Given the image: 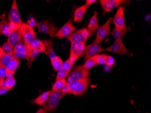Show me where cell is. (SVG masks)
Wrapping results in <instances>:
<instances>
[{"label": "cell", "instance_id": "6da1fadb", "mask_svg": "<svg viewBox=\"0 0 151 113\" xmlns=\"http://www.w3.org/2000/svg\"><path fill=\"white\" fill-rule=\"evenodd\" d=\"M91 79L88 77H85L70 83V90L68 94L82 96L86 93Z\"/></svg>", "mask_w": 151, "mask_h": 113}, {"label": "cell", "instance_id": "7a4b0ae2", "mask_svg": "<svg viewBox=\"0 0 151 113\" xmlns=\"http://www.w3.org/2000/svg\"><path fill=\"white\" fill-rule=\"evenodd\" d=\"M21 29H22L23 37L26 45L27 54L29 58L32 52L30 44L35 39H36V33L34 31L33 28L30 27L27 23H25L24 22H22V23L21 25Z\"/></svg>", "mask_w": 151, "mask_h": 113}, {"label": "cell", "instance_id": "3957f363", "mask_svg": "<svg viewBox=\"0 0 151 113\" xmlns=\"http://www.w3.org/2000/svg\"><path fill=\"white\" fill-rule=\"evenodd\" d=\"M8 20L10 22L11 31L20 28L22 22L18 9L17 1L14 0L8 14Z\"/></svg>", "mask_w": 151, "mask_h": 113}, {"label": "cell", "instance_id": "277c9868", "mask_svg": "<svg viewBox=\"0 0 151 113\" xmlns=\"http://www.w3.org/2000/svg\"><path fill=\"white\" fill-rule=\"evenodd\" d=\"M66 94L60 91H52L47 100L42 105L43 109L47 112H50L56 109L59 101L63 96Z\"/></svg>", "mask_w": 151, "mask_h": 113}, {"label": "cell", "instance_id": "5b68a950", "mask_svg": "<svg viewBox=\"0 0 151 113\" xmlns=\"http://www.w3.org/2000/svg\"><path fill=\"white\" fill-rule=\"evenodd\" d=\"M94 34L95 33H92L88 30L87 28H83L73 32L69 35L67 36L66 38L71 43L78 42L86 43L89 37Z\"/></svg>", "mask_w": 151, "mask_h": 113}, {"label": "cell", "instance_id": "8992f818", "mask_svg": "<svg viewBox=\"0 0 151 113\" xmlns=\"http://www.w3.org/2000/svg\"><path fill=\"white\" fill-rule=\"evenodd\" d=\"M90 70L86 69L83 65L74 68L67 76V80L69 83L78 80L85 77H88Z\"/></svg>", "mask_w": 151, "mask_h": 113}, {"label": "cell", "instance_id": "52a82bcc", "mask_svg": "<svg viewBox=\"0 0 151 113\" xmlns=\"http://www.w3.org/2000/svg\"><path fill=\"white\" fill-rule=\"evenodd\" d=\"M37 25L39 33L48 34L52 38L55 37L59 29L58 27L49 20L37 22Z\"/></svg>", "mask_w": 151, "mask_h": 113}, {"label": "cell", "instance_id": "ba28073f", "mask_svg": "<svg viewBox=\"0 0 151 113\" xmlns=\"http://www.w3.org/2000/svg\"><path fill=\"white\" fill-rule=\"evenodd\" d=\"M112 18L109 19L104 25L99 26L97 29V34L96 39L94 40L93 43L99 45L101 42L104 39L111 35V30L110 25L111 22Z\"/></svg>", "mask_w": 151, "mask_h": 113}, {"label": "cell", "instance_id": "9c48e42d", "mask_svg": "<svg viewBox=\"0 0 151 113\" xmlns=\"http://www.w3.org/2000/svg\"><path fill=\"white\" fill-rule=\"evenodd\" d=\"M85 47V43L78 42L71 43L69 58L74 62H75L76 60L82 57L84 55Z\"/></svg>", "mask_w": 151, "mask_h": 113}, {"label": "cell", "instance_id": "30bf717a", "mask_svg": "<svg viewBox=\"0 0 151 113\" xmlns=\"http://www.w3.org/2000/svg\"><path fill=\"white\" fill-rule=\"evenodd\" d=\"M129 2L130 1L126 0H101L100 1L104 14L111 12L118 6L129 4Z\"/></svg>", "mask_w": 151, "mask_h": 113}, {"label": "cell", "instance_id": "8fae6325", "mask_svg": "<svg viewBox=\"0 0 151 113\" xmlns=\"http://www.w3.org/2000/svg\"><path fill=\"white\" fill-rule=\"evenodd\" d=\"M105 51L115 53L120 55H128L129 56H131L132 55L123 44L122 40H115L111 46L105 48Z\"/></svg>", "mask_w": 151, "mask_h": 113}, {"label": "cell", "instance_id": "7c38bea8", "mask_svg": "<svg viewBox=\"0 0 151 113\" xmlns=\"http://www.w3.org/2000/svg\"><path fill=\"white\" fill-rule=\"evenodd\" d=\"M105 51V48H102L101 46L97 44L92 43L88 45L85 47L84 55V62L85 63L90 58L97 55L98 53Z\"/></svg>", "mask_w": 151, "mask_h": 113}, {"label": "cell", "instance_id": "4fadbf2b", "mask_svg": "<svg viewBox=\"0 0 151 113\" xmlns=\"http://www.w3.org/2000/svg\"><path fill=\"white\" fill-rule=\"evenodd\" d=\"M126 7L120 6H119L117 12L113 18L112 22L116 28L124 29L125 28V20H124V12Z\"/></svg>", "mask_w": 151, "mask_h": 113}, {"label": "cell", "instance_id": "5bb4252c", "mask_svg": "<svg viewBox=\"0 0 151 113\" xmlns=\"http://www.w3.org/2000/svg\"><path fill=\"white\" fill-rule=\"evenodd\" d=\"M76 30V28L73 25L72 19L70 18L68 20V22L62 27L59 30H58L55 37L62 38L63 37H67L75 31Z\"/></svg>", "mask_w": 151, "mask_h": 113}, {"label": "cell", "instance_id": "9a60e30c", "mask_svg": "<svg viewBox=\"0 0 151 113\" xmlns=\"http://www.w3.org/2000/svg\"><path fill=\"white\" fill-rule=\"evenodd\" d=\"M23 39L21 27L17 29L12 30L8 36L7 42L13 47H14Z\"/></svg>", "mask_w": 151, "mask_h": 113}, {"label": "cell", "instance_id": "2e32d148", "mask_svg": "<svg viewBox=\"0 0 151 113\" xmlns=\"http://www.w3.org/2000/svg\"><path fill=\"white\" fill-rule=\"evenodd\" d=\"M20 59L13 58L6 66V77L13 76L20 63Z\"/></svg>", "mask_w": 151, "mask_h": 113}, {"label": "cell", "instance_id": "e0dca14e", "mask_svg": "<svg viewBox=\"0 0 151 113\" xmlns=\"http://www.w3.org/2000/svg\"><path fill=\"white\" fill-rule=\"evenodd\" d=\"M1 19L0 26L1 28V35H4L6 36H8L11 32L10 22L8 19L6 18L4 14L1 15Z\"/></svg>", "mask_w": 151, "mask_h": 113}, {"label": "cell", "instance_id": "ac0fdd59", "mask_svg": "<svg viewBox=\"0 0 151 113\" xmlns=\"http://www.w3.org/2000/svg\"><path fill=\"white\" fill-rule=\"evenodd\" d=\"M130 30L131 28L129 26H125L124 29H119L115 27L114 30L111 32V35L114 37L115 40H122L123 36Z\"/></svg>", "mask_w": 151, "mask_h": 113}, {"label": "cell", "instance_id": "d6986e66", "mask_svg": "<svg viewBox=\"0 0 151 113\" xmlns=\"http://www.w3.org/2000/svg\"><path fill=\"white\" fill-rule=\"evenodd\" d=\"M88 7L89 6L85 5L76 9L74 13V21L77 22H80Z\"/></svg>", "mask_w": 151, "mask_h": 113}, {"label": "cell", "instance_id": "ffe728a7", "mask_svg": "<svg viewBox=\"0 0 151 113\" xmlns=\"http://www.w3.org/2000/svg\"><path fill=\"white\" fill-rule=\"evenodd\" d=\"M98 15V12H94V15L91 19L87 27V29L92 33H96V30H97L98 27H99L98 19H97Z\"/></svg>", "mask_w": 151, "mask_h": 113}, {"label": "cell", "instance_id": "44dd1931", "mask_svg": "<svg viewBox=\"0 0 151 113\" xmlns=\"http://www.w3.org/2000/svg\"><path fill=\"white\" fill-rule=\"evenodd\" d=\"M13 53H19V54H23V55H26L27 54V49H26V45L24 40L23 39L14 47L13 50Z\"/></svg>", "mask_w": 151, "mask_h": 113}, {"label": "cell", "instance_id": "7402d4cb", "mask_svg": "<svg viewBox=\"0 0 151 113\" xmlns=\"http://www.w3.org/2000/svg\"><path fill=\"white\" fill-rule=\"evenodd\" d=\"M44 45L45 47L47 55L49 56L50 59H52L53 58L56 57L57 55L53 50L52 47V40H44Z\"/></svg>", "mask_w": 151, "mask_h": 113}, {"label": "cell", "instance_id": "603a6c76", "mask_svg": "<svg viewBox=\"0 0 151 113\" xmlns=\"http://www.w3.org/2000/svg\"><path fill=\"white\" fill-rule=\"evenodd\" d=\"M30 46L32 50H34L36 49H40L42 53H45L47 55L46 50L45 47L44 45L43 42L38 39H35L31 42Z\"/></svg>", "mask_w": 151, "mask_h": 113}, {"label": "cell", "instance_id": "cb8c5ba5", "mask_svg": "<svg viewBox=\"0 0 151 113\" xmlns=\"http://www.w3.org/2000/svg\"><path fill=\"white\" fill-rule=\"evenodd\" d=\"M52 91H47L40 95L38 97L32 101V102L39 105H42L50 96Z\"/></svg>", "mask_w": 151, "mask_h": 113}, {"label": "cell", "instance_id": "d4e9b609", "mask_svg": "<svg viewBox=\"0 0 151 113\" xmlns=\"http://www.w3.org/2000/svg\"><path fill=\"white\" fill-rule=\"evenodd\" d=\"M14 58L12 53H4L0 58V66L6 67L10 61Z\"/></svg>", "mask_w": 151, "mask_h": 113}, {"label": "cell", "instance_id": "484cf974", "mask_svg": "<svg viewBox=\"0 0 151 113\" xmlns=\"http://www.w3.org/2000/svg\"><path fill=\"white\" fill-rule=\"evenodd\" d=\"M50 60L52 65L55 71H58L59 69L62 68L63 62L62 60L57 56L50 59Z\"/></svg>", "mask_w": 151, "mask_h": 113}, {"label": "cell", "instance_id": "4316f807", "mask_svg": "<svg viewBox=\"0 0 151 113\" xmlns=\"http://www.w3.org/2000/svg\"><path fill=\"white\" fill-rule=\"evenodd\" d=\"M66 82L65 78L56 80L52 86V91H60L62 90Z\"/></svg>", "mask_w": 151, "mask_h": 113}, {"label": "cell", "instance_id": "83f0119b", "mask_svg": "<svg viewBox=\"0 0 151 113\" xmlns=\"http://www.w3.org/2000/svg\"><path fill=\"white\" fill-rule=\"evenodd\" d=\"M41 53H42V51L39 49H35V50L32 51L31 55L29 58L28 60H27L28 61L27 65L28 66L29 68H31L32 63L34 62V60H35L38 55Z\"/></svg>", "mask_w": 151, "mask_h": 113}, {"label": "cell", "instance_id": "f1b7e54d", "mask_svg": "<svg viewBox=\"0 0 151 113\" xmlns=\"http://www.w3.org/2000/svg\"><path fill=\"white\" fill-rule=\"evenodd\" d=\"M16 83V81L14 77L13 76H10L7 77L6 79H5L3 86H5L8 89H11L15 86Z\"/></svg>", "mask_w": 151, "mask_h": 113}, {"label": "cell", "instance_id": "f546056e", "mask_svg": "<svg viewBox=\"0 0 151 113\" xmlns=\"http://www.w3.org/2000/svg\"><path fill=\"white\" fill-rule=\"evenodd\" d=\"M95 56L90 58L85 62V64L83 65L84 68H85L86 69L90 70L96 65V61H95Z\"/></svg>", "mask_w": 151, "mask_h": 113}, {"label": "cell", "instance_id": "4dcf8cb0", "mask_svg": "<svg viewBox=\"0 0 151 113\" xmlns=\"http://www.w3.org/2000/svg\"><path fill=\"white\" fill-rule=\"evenodd\" d=\"M74 62L73 60H71L70 58H69L65 62L63 63L62 66V68L65 70V71L70 72Z\"/></svg>", "mask_w": 151, "mask_h": 113}, {"label": "cell", "instance_id": "1f68e13d", "mask_svg": "<svg viewBox=\"0 0 151 113\" xmlns=\"http://www.w3.org/2000/svg\"><path fill=\"white\" fill-rule=\"evenodd\" d=\"M6 77V67L0 66V87L3 86Z\"/></svg>", "mask_w": 151, "mask_h": 113}, {"label": "cell", "instance_id": "d6a6232c", "mask_svg": "<svg viewBox=\"0 0 151 113\" xmlns=\"http://www.w3.org/2000/svg\"><path fill=\"white\" fill-rule=\"evenodd\" d=\"M69 73V72L65 71V70L61 68L58 71L57 76L56 80L65 78L66 76H68Z\"/></svg>", "mask_w": 151, "mask_h": 113}, {"label": "cell", "instance_id": "836d02e7", "mask_svg": "<svg viewBox=\"0 0 151 113\" xmlns=\"http://www.w3.org/2000/svg\"><path fill=\"white\" fill-rule=\"evenodd\" d=\"M106 55V54H97L95 56V61L96 63L99 65H103L105 64V56Z\"/></svg>", "mask_w": 151, "mask_h": 113}, {"label": "cell", "instance_id": "e575fe53", "mask_svg": "<svg viewBox=\"0 0 151 113\" xmlns=\"http://www.w3.org/2000/svg\"><path fill=\"white\" fill-rule=\"evenodd\" d=\"M2 50L4 53H12L13 52L14 48L8 43L7 42L5 43L2 46Z\"/></svg>", "mask_w": 151, "mask_h": 113}, {"label": "cell", "instance_id": "d590c367", "mask_svg": "<svg viewBox=\"0 0 151 113\" xmlns=\"http://www.w3.org/2000/svg\"><path fill=\"white\" fill-rule=\"evenodd\" d=\"M105 64L107 66H110V67H112L114 65V63H115V60L112 56H109V55H106L105 56Z\"/></svg>", "mask_w": 151, "mask_h": 113}, {"label": "cell", "instance_id": "8d00e7d4", "mask_svg": "<svg viewBox=\"0 0 151 113\" xmlns=\"http://www.w3.org/2000/svg\"><path fill=\"white\" fill-rule=\"evenodd\" d=\"M70 90V83L68 82H66V84H65V86H63V88L62 90L61 91H62V92H63V93H64V94H68Z\"/></svg>", "mask_w": 151, "mask_h": 113}, {"label": "cell", "instance_id": "74e56055", "mask_svg": "<svg viewBox=\"0 0 151 113\" xmlns=\"http://www.w3.org/2000/svg\"><path fill=\"white\" fill-rule=\"evenodd\" d=\"M27 24L32 28H34L37 25V22H35V19L33 18H32L30 20H28Z\"/></svg>", "mask_w": 151, "mask_h": 113}, {"label": "cell", "instance_id": "f35d334b", "mask_svg": "<svg viewBox=\"0 0 151 113\" xmlns=\"http://www.w3.org/2000/svg\"><path fill=\"white\" fill-rule=\"evenodd\" d=\"M9 91H10V89H8L5 86H2L0 87V96L5 94Z\"/></svg>", "mask_w": 151, "mask_h": 113}, {"label": "cell", "instance_id": "ab89813d", "mask_svg": "<svg viewBox=\"0 0 151 113\" xmlns=\"http://www.w3.org/2000/svg\"><path fill=\"white\" fill-rule=\"evenodd\" d=\"M86 5L87 6H89L90 5H91L93 3H95L96 1V0H86Z\"/></svg>", "mask_w": 151, "mask_h": 113}, {"label": "cell", "instance_id": "60d3db41", "mask_svg": "<svg viewBox=\"0 0 151 113\" xmlns=\"http://www.w3.org/2000/svg\"><path fill=\"white\" fill-rule=\"evenodd\" d=\"M36 113H47V112L44 109L40 108Z\"/></svg>", "mask_w": 151, "mask_h": 113}, {"label": "cell", "instance_id": "b9f144b4", "mask_svg": "<svg viewBox=\"0 0 151 113\" xmlns=\"http://www.w3.org/2000/svg\"><path fill=\"white\" fill-rule=\"evenodd\" d=\"M104 69H105V70L106 71H109L111 69V67L106 65V66H105Z\"/></svg>", "mask_w": 151, "mask_h": 113}, {"label": "cell", "instance_id": "7bdbcfd3", "mask_svg": "<svg viewBox=\"0 0 151 113\" xmlns=\"http://www.w3.org/2000/svg\"><path fill=\"white\" fill-rule=\"evenodd\" d=\"M3 54V51L2 50V48L1 47H0V58L1 57L2 55Z\"/></svg>", "mask_w": 151, "mask_h": 113}, {"label": "cell", "instance_id": "ee69618b", "mask_svg": "<svg viewBox=\"0 0 151 113\" xmlns=\"http://www.w3.org/2000/svg\"><path fill=\"white\" fill-rule=\"evenodd\" d=\"M1 35V26H0V35Z\"/></svg>", "mask_w": 151, "mask_h": 113}]
</instances>
